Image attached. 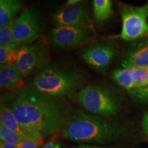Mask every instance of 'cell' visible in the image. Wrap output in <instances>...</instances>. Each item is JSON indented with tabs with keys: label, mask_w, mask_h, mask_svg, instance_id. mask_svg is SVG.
<instances>
[{
	"label": "cell",
	"mask_w": 148,
	"mask_h": 148,
	"mask_svg": "<svg viewBox=\"0 0 148 148\" xmlns=\"http://www.w3.org/2000/svg\"><path fill=\"white\" fill-rule=\"evenodd\" d=\"M91 28L75 26H55L49 32L52 43L61 49L81 45L90 38Z\"/></svg>",
	"instance_id": "8"
},
{
	"label": "cell",
	"mask_w": 148,
	"mask_h": 148,
	"mask_svg": "<svg viewBox=\"0 0 148 148\" xmlns=\"http://www.w3.org/2000/svg\"><path fill=\"white\" fill-rule=\"evenodd\" d=\"M40 139L34 140L31 139V138L26 139L23 140L18 147H19V148H37L39 145Z\"/></svg>",
	"instance_id": "22"
},
{
	"label": "cell",
	"mask_w": 148,
	"mask_h": 148,
	"mask_svg": "<svg viewBox=\"0 0 148 148\" xmlns=\"http://www.w3.org/2000/svg\"><path fill=\"white\" fill-rule=\"evenodd\" d=\"M121 133V127L114 122L82 111L74 114L63 129V136L67 139L96 143L112 141Z\"/></svg>",
	"instance_id": "2"
},
{
	"label": "cell",
	"mask_w": 148,
	"mask_h": 148,
	"mask_svg": "<svg viewBox=\"0 0 148 148\" xmlns=\"http://www.w3.org/2000/svg\"><path fill=\"white\" fill-rule=\"evenodd\" d=\"M122 20L121 30L116 38L131 41L143 38L148 34V0L143 6H132L119 2Z\"/></svg>",
	"instance_id": "5"
},
{
	"label": "cell",
	"mask_w": 148,
	"mask_h": 148,
	"mask_svg": "<svg viewBox=\"0 0 148 148\" xmlns=\"http://www.w3.org/2000/svg\"><path fill=\"white\" fill-rule=\"evenodd\" d=\"M75 148H105V147H98V146H95V145H82L77 146V147H75Z\"/></svg>",
	"instance_id": "26"
},
{
	"label": "cell",
	"mask_w": 148,
	"mask_h": 148,
	"mask_svg": "<svg viewBox=\"0 0 148 148\" xmlns=\"http://www.w3.org/2000/svg\"><path fill=\"white\" fill-rule=\"evenodd\" d=\"M56 26H75L92 28L88 9L82 3L66 4L53 15Z\"/></svg>",
	"instance_id": "9"
},
{
	"label": "cell",
	"mask_w": 148,
	"mask_h": 148,
	"mask_svg": "<svg viewBox=\"0 0 148 148\" xmlns=\"http://www.w3.org/2000/svg\"><path fill=\"white\" fill-rule=\"evenodd\" d=\"M16 19L0 28V44L8 45L16 43L14 38V26Z\"/></svg>",
	"instance_id": "18"
},
{
	"label": "cell",
	"mask_w": 148,
	"mask_h": 148,
	"mask_svg": "<svg viewBox=\"0 0 148 148\" xmlns=\"http://www.w3.org/2000/svg\"><path fill=\"white\" fill-rule=\"evenodd\" d=\"M83 82L84 78L79 72L48 65L35 77L33 87L53 98H73Z\"/></svg>",
	"instance_id": "3"
},
{
	"label": "cell",
	"mask_w": 148,
	"mask_h": 148,
	"mask_svg": "<svg viewBox=\"0 0 148 148\" xmlns=\"http://www.w3.org/2000/svg\"><path fill=\"white\" fill-rule=\"evenodd\" d=\"M49 60V51L47 42L39 39L20 47L16 65L23 76L27 77L43 69Z\"/></svg>",
	"instance_id": "6"
},
{
	"label": "cell",
	"mask_w": 148,
	"mask_h": 148,
	"mask_svg": "<svg viewBox=\"0 0 148 148\" xmlns=\"http://www.w3.org/2000/svg\"><path fill=\"white\" fill-rule=\"evenodd\" d=\"M21 46V45L18 43L0 46V64L1 65H5L8 64V58L11 53L16 49H19Z\"/></svg>",
	"instance_id": "20"
},
{
	"label": "cell",
	"mask_w": 148,
	"mask_h": 148,
	"mask_svg": "<svg viewBox=\"0 0 148 148\" xmlns=\"http://www.w3.org/2000/svg\"><path fill=\"white\" fill-rule=\"evenodd\" d=\"M23 76L16 64L1 65L0 86L5 90H14L24 84Z\"/></svg>",
	"instance_id": "12"
},
{
	"label": "cell",
	"mask_w": 148,
	"mask_h": 148,
	"mask_svg": "<svg viewBox=\"0 0 148 148\" xmlns=\"http://www.w3.org/2000/svg\"><path fill=\"white\" fill-rule=\"evenodd\" d=\"M148 66V39L138 42L125 55L121 62L123 68Z\"/></svg>",
	"instance_id": "11"
},
{
	"label": "cell",
	"mask_w": 148,
	"mask_h": 148,
	"mask_svg": "<svg viewBox=\"0 0 148 148\" xmlns=\"http://www.w3.org/2000/svg\"><path fill=\"white\" fill-rule=\"evenodd\" d=\"M21 8V0H0V27L5 26L14 20Z\"/></svg>",
	"instance_id": "13"
},
{
	"label": "cell",
	"mask_w": 148,
	"mask_h": 148,
	"mask_svg": "<svg viewBox=\"0 0 148 148\" xmlns=\"http://www.w3.org/2000/svg\"><path fill=\"white\" fill-rule=\"evenodd\" d=\"M82 0H67V2H66V4H76V3H78L79 1H81Z\"/></svg>",
	"instance_id": "27"
},
{
	"label": "cell",
	"mask_w": 148,
	"mask_h": 148,
	"mask_svg": "<svg viewBox=\"0 0 148 148\" xmlns=\"http://www.w3.org/2000/svg\"><path fill=\"white\" fill-rule=\"evenodd\" d=\"M0 117H1V123L5 127L11 130L15 131L25 139H29L28 136L23 132L21 125L11 108H8L2 103L1 104V108H0Z\"/></svg>",
	"instance_id": "14"
},
{
	"label": "cell",
	"mask_w": 148,
	"mask_h": 148,
	"mask_svg": "<svg viewBox=\"0 0 148 148\" xmlns=\"http://www.w3.org/2000/svg\"><path fill=\"white\" fill-rule=\"evenodd\" d=\"M131 95L141 102H148V85L129 91Z\"/></svg>",
	"instance_id": "21"
},
{
	"label": "cell",
	"mask_w": 148,
	"mask_h": 148,
	"mask_svg": "<svg viewBox=\"0 0 148 148\" xmlns=\"http://www.w3.org/2000/svg\"><path fill=\"white\" fill-rule=\"evenodd\" d=\"M134 89L148 85V66L134 68L132 73Z\"/></svg>",
	"instance_id": "19"
},
{
	"label": "cell",
	"mask_w": 148,
	"mask_h": 148,
	"mask_svg": "<svg viewBox=\"0 0 148 148\" xmlns=\"http://www.w3.org/2000/svg\"><path fill=\"white\" fill-rule=\"evenodd\" d=\"M42 148H64V147H62L60 143L51 140V141L49 142V143H47V144H45L44 146H42Z\"/></svg>",
	"instance_id": "24"
},
{
	"label": "cell",
	"mask_w": 148,
	"mask_h": 148,
	"mask_svg": "<svg viewBox=\"0 0 148 148\" xmlns=\"http://www.w3.org/2000/svg\"><path fill=\"white\" fill-rule=\"evenodd\" d=\"M142 125H143V130L148 137V113H145L143 115L142 120Z\"/></svg>",
	"instance_id": "23"
},
{
	"label": "cell",
	"mask_w": 148,
	"mask_h": 148,
	"mask_svg": "<svg viewBox=\"0 0 148 148\" xmlns=\"http://www.w3.org/2000/svg\"><path fill=\"white\" fill-rule=\"evenodd\" d=\"M1 148H19V147L17 145H12V144H9L4 143V142L1 141Z\"/></svg>",
	"instance_id": "25"
},
{
	"label": "cell",
	"mask_w": 148,
	"mask_h": 148,
	"mask_svg": "<svg viewBox=\"0 0 148 148\" xmlns=\"http://www.w3.org/2000/svg\"><path fill=\"white\" fill-rule=\"evenodd\" d=\"M42 32L40 19L34 11L24 9L14 26V38L20 45L32 43L38 40Z\"/></svg>",
	"instance_id": "7"
},
{
	"label": "cell",
	"mask_w": 148,
	"mask_h": 148,
	"mask_svg": "<svg viewBox=\"0 0 148 148\" xmlns=\"http://www.w3.org/2000/svg\"><path fill=\"white\" fill-rule=\"evenodd\" d=\"M134 68H123L114 71L112 73V78L121 87L130 91L134 89V84L132 79V73Z\"/></svg>",
	"instance_id": "16"
},
{
	"label": "cell",
	"mask_w": 148,
	"mask_h": 148,
	"mask_svg": "<svg viewBox=\"0 0 148 148\" xmlns=\"http://www.w3.org/2000/svg\"><path fill=\"white\" fill-rule=\"evenodd\" d=\"M0 138H1V141L4 143L17 146H19L23 140H26L22 137L18 133L7 128L1 123L0 125Z\"/></svg>",
	"instance_id": "17"
},
{
	"label": "cell",
	"mask_w": 148,
	"mask_h": 148,
	"mask_svg": "<svg viewBox=\"0 0 148 148\" xmlns=\"http://www.w3.org/2000/svg\"><path fill=\"white\" fill-rule=\"evenodd\" d=\"M116 52L111 44L99 43L85 49L81 53V58L93 69L103 71L112 62Z\"/></svg>",
	"instance_id": "10"
},
{
	"label": "cell",
	"mask_w": 148,
	"mask_h": 148,
	"mask_svg": "<svg viewBox=\"0 0 148 148\" xmlns=\"http://www.w3.org/2000/svg\"><path fill=\"white\" fill-rule=\"evenodd\" d=\"M78 100L88 112L101 116L114 115L119 109L117 97L104 86L92 84L80 90Z\"/></svg>",
	"instance_id": "4"
},
{
	"label": "cell",
	"mask_w": 148,
	"mask_h": 148,
	"mask_svg": "<svg viewBox=\"0 0 148 148\" xmlns=\"http://www.w3.org/2000/svg\"><path fill=\"white\" fill-rule=\"evenodd\" d=\"M23 132L38 140L57 132L66 125L63 106L55 98L42 93L33 86L22 89L10 106Z\"/></svg>",
	"instance_id": "1"
},
{
	"label": "cell",
	"mask_w": 148,
	"mask_h": 148,
	"mask_svg": "<svg viewBox=\"0 0 148 148\" xmlns=\"http://www.w3.org/2000/svg\"><path fill=\"white\" fill-rule=\"evenodd\" d=\"M93 14L96 22L103 23L113 14L111 0H93Z\"/></svg>",
	"instance_id": "15"
}]
</instances>
